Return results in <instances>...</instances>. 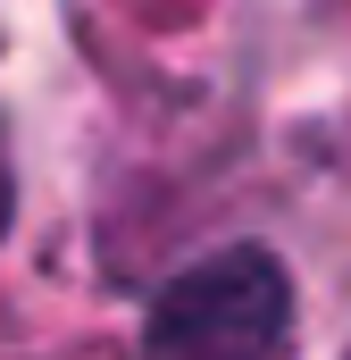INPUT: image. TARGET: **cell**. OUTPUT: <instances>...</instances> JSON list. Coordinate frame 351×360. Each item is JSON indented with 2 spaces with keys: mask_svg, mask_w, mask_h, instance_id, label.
Listing matches in <instances>:
<instances>
[{
  "mask_svg": "<svg viewBox=\"0 0 351 360\" xmlns=\"http://www.w3.org/2000/svg\"><path fill=\"white\" fill-rule=\"evenodd\" d=\"M0 226H8V160H0Z\"/></svg>",
  "mask_w": 351,
  "mask_h": 360,
  "instance_id": "7a4b0ae2",
  "label": "cell"
},
{
  "mask_svg": "<svg viewBox=\"0 0 351 360\" xmlns=\"http://www.w3.org/2000/svg\"><path fill=\"white\" fill-rule=\"evenodd\" d=\"M293 327V285L267 252H218L151 302L143 360H276Z\"/></svg>",
  "mask_w": 351,
  "mask_h": 360,
  "instance_id": "6da1fadb",
  "label": "cell"
}]
</instances>
